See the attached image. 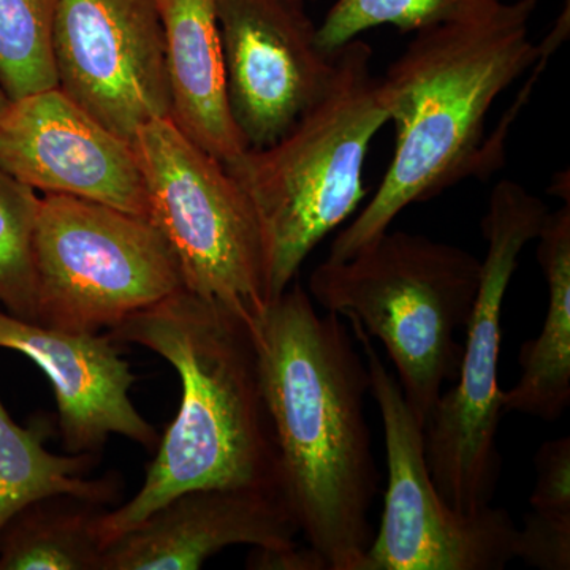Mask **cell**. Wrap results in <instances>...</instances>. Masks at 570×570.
I'll use <instances>...</instances> for the list:
<instances>
[{
	"label": "cell",
	"instance_id": "17",
	"mask_svg": "<svg viewBox=\"0 0 570 570\" xmlns=\"http://www.w3.org/2000/svg\"><path fill=\"white\" fill-rule=\"evenodd\" d=\"M51 433L47 417L33 419L29 426L14 422L0 400V531L39 499L71 494L107 505L121 498L119 475L86 478L99 463V455H55L47 449Z\"/></svg>",
	"mask_w": 570,
	"mask_h": 570
},
{
	"label": "cell",
	"instance_id": "26",
	"mask_svg": "<svg viewBox=\"0 0 570 570\" xmlns=\"http://www.w3.org/2000/svg\"><path fill=\"white\" fill-rule=\"evenodd\" d=\"M10 102L11 100L9 99V96H7L6 91L2 89V86H0V115L7 110V107H9Z\"/></svg>",
	"mask_w": 570,
	"mask_h": 570
},
{
	"label": "cell",
	"instance_id": "11",
	"mask_svg": "<svg viewBox=\"0 0 570 570\" xmlns=\"http://www.w3.org/2000/svg\"><path fill=\"white\" fill-rule=\"evenodd\" d=\"M225 92L247 148L273 145L328 88L335 55L318 48L303 0H217Z\"/></svg>",
	"mask_w": 570,
	"mask_h": 570
},
{
	"label": "cell",
	"instance_id": "15",
	"mask_svg": "<svg viewBox=\"0 0 570 570\" xmlns=\"http://www.w3.org/2000/svg\"><path fill=\"white\" fill-rule=\"evenodd\" d=\"M170 119L195 145L228 164L246 142L228 110L217 0H159Z\"/></svg>",
	"mask_w": 570,
	"mask_h": 570
},
{
	"label": "cell",
	"instance_id": "6",
	"mask_svg": "<svg viewBox=\"0 0 570 570\" xmlns=\"http://www.w3.org/2000/svg\"><path fill=\"white\" fill-rule=\"evenodd\" d=\"M132 145L148 220L170 247L184 291L254 325L273 296L264 227L245 190L170 118L141 126Z\"/></svg>",
	"mask_w": 570,
	"mask_h": 570
},
{
	"label": "cell",
	"instance_id": "21",
	"mask_svg": "<svg viewBox=\"0 0 570 570\" xmlns=\"http://www.w3.org/2000/svg\"><path fill=\"white\" fill-rule=\"evenodd\" d=\"M40 198L0 170V305L26 322L37 318L32 246Z\"/></svg>",
	"mask_w": 570,
	"mask_h": 570
},
{
	"label": "cell",
	"instance_id": "13",
	"mask_svg": "<svg viewBox=\"0 0 570 570\" xmlns=\"http://www.w3.org/2000/svg\"><path fill=\"white\" fill-rule=\"evenodd\" d=\"M0 348L28 356L51 382L67 452L99 455L112 434L156 450L160 436L130 397L137 377L108 333L63 332L0 309Z\"/></svg>",
	"mask_w": 570,
	"mask_h": 570
},
{
	"label": "cell",
	"instance_id": "18",
	"mask_svg": "<svg viewBox=\"0 0 570 570\" xmlns=\"http://www.w3.org/2000/svg\"><path fill=\"white\" fill-rule=\"evenodd\" d=\"M105 510L71 494L32 502L0 531V570H100Z\"/></svg>",
	"mask_w": 570,
	"mask_h": 570
},
{
	"label": "cell",
	"instance_id": "25",
	"mask_svg": "<svg viewBox=\"0 0 570 570\" xmlns=\"http://www.w3.org/2000/svg\"><path fill=\"white\" fill-rule=\"evenodd\" d=\"M246 566L253 570H328V564L313 547L298 542L276 549L253 547Z\"/></svg>",
	"mask_w": 570,
	"mask_h": 570
},
{
	"label": "cell",
	"instance_id": "19",
	"mask_svg": "<svg viewBox=\"0 0 570 570\" xmlns=\"http://www.w3.org/2000/svg\"><path fill=\"white\" fill-rule=\"evenodd\" d=\"M61 0H0V86L10 100L58 88L52 32Z\"/></svg>",
	"mask_w": 570,
	"mask_h": 570
},
{
	"label": "cell",
	"instance_id": "16",
	"mask_svg": "<svg viewBox=\"0 0 570 570\" xmlns=\"http://www.w3.org/2000/svg\"><path fill=\"white\" fill-rule=\"evenodd\" d=\"M535 242L549 306L538 337L521 347V376L502 392V407L553 422L570 404V200L549 213Z\"/></svg>",
	"mask_w": 570,
	"mask_h": 570
},
{
	"label": "cell",
	"instance_id": "1",
	"mask_svg": "<svg viewBox=\"0 0 570 570\" xmlns=\"http://www.w3.org/2000/svg\"><path fill=\"white\" fill-rule=\"evenodd\" d=\"M277 480L328 570H367L381 489L366 419L370 371L348 324L292 285L253 325Z\"/></svg>",
	"mask_w": 570,
	"mask_h": 570
},
{
	"label": "cell",
	"instance_id": "10",
	"mask_svg": "<svg viewBox=\"0 0 570 570\" xmlns=\"http://www.w3.org/2000/svg\"><path fill=\"white\" fill-rule=\"evenodd\" d=\"M52 55L59 91L122 140L170 118L159 0H61Z\"/></svg>",
	"mask_w": 570,
	"mask_h": 570
},
{
	"label": "cell",
	"instance_id": "5",
	"mask_svg": "<svg viewBox=\"0 0 570 570\" xmlns=\"http://www.w3.org/2000/svg\"><path fill=\"white\" fill-rule=\"evenodd\" d=\"M482 261L449 243L384 232L344 261L316 266L306 291L325 313L352 316L381 341L404 400L425 428L459 376Z\"/></svg>",
	"mask_w": 570,
	"mask_h": 570
},
{
	"label": "cell",
	"instance_id": "23",
	"mask_svg": "<svg viewBox=\"0 0 570 570\" xmlns=\"http://www.w3.org/2000/svg\"><path fill=\"white\" fill-rule=\"evenodd\" d=\"M535 485L531 508L540 512L570 513V438L543 442L535 455Z\"/></svg>",
	"mask_w": 570,
	"mask_h": 570
},
{
	"label": "cell",
	"instance_id": "20",
	"mask_svg": "<svg viewBox=\"0 0 570 570\" xmlns=\"http://www.w3.org/2000/svg\"><path fill=\"white\" fill-rule=\"evenodd\" d=\"M499 0H336L317 28L318 48L335 55L360 33L392 24L403 32L464 20Z\"/></svg>",
	"mask_w": 570,
	"mask_h": 570
},
{
	"label": "cell",
	"instance_id": "7",
	"mask_svg": "<svg viewBox=\"0 0 570 570\" xmlns=\"http://www.w3.org/2000/svg\"><path fill=\"white\" fill-rule=\"evenodd\" d=\"M549 213L543 200L504 179L494 186L482 219L487 253L459 376L423 428L434 487L460 512L487 508L497 493L502 468L497 438L504 412L498 381L502 305L521 253L535 242Z\"/></svg>",
	"mask_w": 570,
	"mask_h": 570
},
{
	"label": "cell",
	"instance_id": "24",
	"mask_svg": "<svg viewBox=\"0 0 570 570\" xmlns=\"http://www.w3.org/2000/svg\"><path fill=\"white\" fill-rule=\"evenodd\" d=\"M570 31V14H569V2L566 3V9L558 18L557 24H554L553 31L549 33L547 37V47L543 50L542 55H540L539 61L534 63L531 71V81L528 82L527 89H523L519 96V100H517L515 107H512V110L505 115L504 121L499 124L497 130L487 137L485 145H483L482 157H480V168H479V179L490 178L491 175L497 174L499 168L504 164V146L505 138H508V130L510 124L513 122L515 116L519 115L521 104H527L528 94L532 91V86L538 81L540 73H542L543 69L547 67V62L553 52L568 40Z\"/></svg>",
	"mask_w": 570,
	"mask_h": 570
},
{
	"label": "cell",
	"instance_id": "22",
	"mask_svg": "<svg viewBox=\"0 0 570 570\" xmlns=\"http://www.w3.org/2000/svg\"><path fill=\"white\" fill-rule=\"evenodd\" d=\"M517 558L540 570H569L570 513L532 509L517 534Z\"/></svg>",
	"mask_w": 570,
	"mask_h": 570
},
{
	"label": "cell",
	"instance_id": "8",
	"mask_svg": "<svg viewBox=\"0 0 570 570\" xmlns=\"http://www.w3.org/2000/svg\"><path fill=\"white\" fill-rule=\"evenodd\" d=\"M32 247L36 324L50 328L111 330L183 288L160 232L99 202L41 195Z\"/></svg>",
	"mask_w": 570,
	"mask_h": 570
},
{
	"label": "cell",
	"instance_id": "3",
	"mask_svg": "<svg viewBox=\"0 0 570 570\" xmlns=\"http://www.w3.org/2000/svg\"><path fill=\"white\" fill-rule=\"evenodd\" d=\"M540 2L499 0L464 20L415 32L381 78L396 129L392 164L370 204L336 236L328 258L351 257L409 205L479 176L491 107L546 50L547 39L535 45L530 37Z\"/></svg>",
	"mask_w": 570,
	"mask_h": 570
},
{
	"label": "cell",
	"instance_id": "4",
	"mask_svg": "<svg viewBox=\"0 0 570 570\" xmlns=\"http://www.w3.org/2000/svg\"><path fill=\"white\" fill-rule=\"evenodd\" d=\"M328 88L279 140L225 164L264 227L273 302L291 287L307 255L365 197L367 149L390 122L373 51L358 39L335 52Z\"/></svg>",
	"mask_w": 570,
	"mask_h": 570
},
{
	"label": "cell",
	"instance_id": "14",
	"mask_svg": "<svg viewBox=\"0 0 570 570\" xmlns=\"http://www.w3.org/2000/svg\"><path fill=\"white\" fill-rule=\"evenodd\" d=\"M298 524L279 490L184 491L104 549L100 570H197L232 546H292Z\"/></svg>",
	"mask_w": 570,
	"mask_h": 570
},
{
	"label": "cell",
	"instance_id": "12",
	"mask_svg": "<svg viewBox=\"0 0 570 570\" xmlns=\"http://www.w3.org/2000/svg\"><path fill=\"white\" fill-rule=\"evenodd\" d=\"M0 170L37 193L86 198L148 219L132 142L58 88L11 100L0 115Z\"/></svg>",
	"mask_w": 570,
	"mask_h": 570
},
{
	"label": "cell",
	"instance_id": "9",
	"mask_svg": "<svg viewBox=\"0 0 570 570\" xmlns=\"http://www.w3.org/2000/svg\"><path fill=\"white\" fill-rule=\"evenodd\" d=\"M370 371L387 453L381 527L367 550V570H502L517 558L519 528L504 509L464 513L434 487L423 426L403 390L355 317L344 316Z\"/></svg>",
	"mask_w": 570,
	"mask_h": 570
},
{
	"label": "cell",
	"instance_id": "2",
	"mask_svg": "<svg viewBox=\"0 0 570 570\" xmlns=\"http://www.w3.org/2000/svg\"><path fill=\"white\" fill-rule=\"evenodd\" d=\"M108 336L148 348L174 366L181 403L157 442L140 490L118 509L105 510L104 546L184 491L279 490L254 328L246 318L181 288L108 330Z\"/></svg>",
	"mask_w": 570,
	"mask_h": 570
}]
</instances>
